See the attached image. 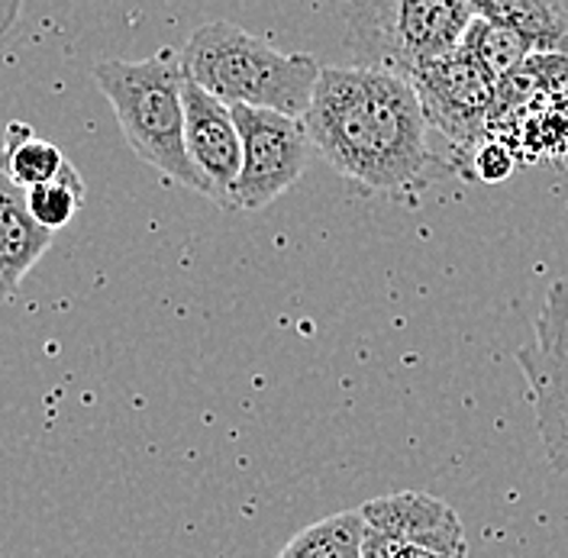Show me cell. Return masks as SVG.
Segmentation results:
<instances>
[{"label": "cell", "instance_id": "cell-3", "mask_svg": "<svg viewBox=\"0 0 568 558\" xmlns=\"http://www.w3.org/2000/svg\"><path fill=\"white\" fill-rule=\"evenodd\" d=\"M94 81L142 162L181 187L204 194V181L184 149V71L175 49H159L140 62H101L94 65Z\"/></svg>", "mask_w": 568, "mask_h": 558}, {"label": "cell", "instance_id": "cell-1", "mask_svg": "<svg viewBox=\"0 0 568 558\" xmlns=\"http://www.w3.org/2000/svg\"><path fill=\"white\" fill-rule=\"evenodd\" d=\"M301 123L339 175L372 191H410L439 169L414 84L388 71L323 69Z\"/></svg>", "mask_w": 568, "mask_h": 558}, {"label": "cell", "instance_id": "cell-11", "mask_svg": "<svg viewBox=\"0 0 568 558\" xmlns=\"http://www.w3.org/2000/svg\"><path fill=\"white\" fill-rule=\"evenodd\" d=\"M475 7L514 27L527 39L532 55L568 59V0H488Z\"/></svg>", "mask_w": 568, "mask_h": 558}, {"label": "cell", "instance_id": "cell-14", "mask_svg": "<svg viewBox=\"0 0 568 558\" xmlns=\"http://www.w3.org/2000/svg\"><path fill=\"white\" fill-rule=\"evenodd\" d=\"M362 529L358 510L323 517L301 529L278 558H362Z\"/></svg>", "mask_w": 568, "mask_h": 558}, {"label": "cell", "instance_id": "cell-17", "mask_svg": "<svg viewBox=\"0 0 568 558\" xmlns=\"http://www.w3.org/2000/svg\"><path fill=\"white\" fill-rule=\"evenodd\" d=\"M365 526V524H362ZM362 558H446L424 546L397 542L390 536H382L375 529H362Z\"/></svg>", "mask_w": 568, "mask_h": 558}, {"label": "cell", "instance_id": "cell-2", "mask_svg": "<svg viewBox=\"0 0 568 558\" xmlns=\"http://www.w3.org/2000/svg\"><path fill=\"white\" fill-rule=\"evenodd\" d=\"M178 59L187 81L226 106L275 110L294 120H304L323 71L311 55L282 52L226 20L197 27Z\"/></svg>", "mask_w": 568, "mask_h": 558}, {"label": "cell", "instance_id": "cell-12", "mask_svg": "<svg viewBox=\"0 0 568 558\" xmlns=\"http://www.w3.org/2000/svg\"><path fill=\"white\" fill-rule=\"evenodd\" d=\"M459 49L478 65V71H481L491 84H500V81L514 78L517 71L530 62L532 55V49L527 45L524 35L517 33L514 27L495 20V17L481 13L478 7H475L471 23H468L465 33H462Z\"/></svg>", "mask_w": 568, "mask_h": 558}, {"label": "cell", "instance_id": "cell-10", "mask_svg": "<svg viewBox=\"0 0 568 558\" xmlns=\"http://www.w3.org/2000/svg\"><path fill=\"white\" fill-rule=\"evenodd\" d=\"M49 230H42L27 207V191H20L7 175H0V304L13 301L27 275L52 245Z\"/></svg>", "mask_w": 568, "mask_h": 558}, {"label": "cell", "instance_id": "cell-7", "mask_svg": "<svg viewBox=\"0 0 568 558\" xmlns=\"http://www.w3.org/2000/svg\"><path fill=\"white\" fill-rule=\"evenodd\" d=\"M410 84L420 98L429 130H439L446 140L468 149L491 140L497 84H491L462 49L424 65Z\"/></svg>", "mask_w": 568, "mask_h": 558}, {"label": "cell", "instance_id": "cell-4", "mask_svg": "<svg viewBox=\"0 0 568 558\" xmlns=\"http://www.w3.org/2000/svg\"><path fill=\"white\" fill-rule=\"evenodd\" d=\"M475 17L465 0H358L346 7V49L358 69L410 81L417 71L459 49Z\"/></svg>", "mask_w": 568, "mask_h": 558}, {"label": "cell", "instance_id": "cell-16", "mask_svg": "<svg viewBox=\"0 0 568 558\" xmlns=\"http://www.w3.org/2000/svg\"><path fill=\"white\" fill-rule=\"evenodd\" d=\"M514 165H517V159H514V149L507 142L488 140L481 142L478 152H475V172H478L481 181H488V184L507 181V177L514 175Z\"/></svg>", "mask_w": 568, "mask_h": 558}, {"label": "cell", "instance_id": "cell-5", "mask_svg": "<svg viewBox=\"0 0 568 558\" xmlns=\"http://www.w3.org/2000/svg\"><path fill=\"white\" fill-rule=\"evenodd\" d=\"M536 410V429L552 468L568 475V281H556L539 307L536 333L517 349Z\"/></svg>", "mask_w": 568, "mask_h": 558}, {"label": "cell", "instance_id": "cell-9", "mask_svg": "<svg viewBox=\"0 0 568 558\" xmlns=\"http://www.w3.org/2000/svg\"><path fill=\"white\" fill-rule=\"evenodd\" d=\"M365 529H375L397 542L424 546L446 558H468L465 526L459 514L426 490H394L358 507Z\"/></svg>", "mask_w": 568, "mask_h": 558}, {"label": "cell", "instance_id": "cell-8", "mask_svg": "<svg viewBox=\"0 0 568 558\" xmlns=\"http://www.w3.org/2000/svg\"><path fill=\"white\" fill-rule=\"evenodd\" d=\"M184 149L197 177L204 181V197L230 207L233 187L243 169V142L233 110L201 91L184 78Z\"/></svg>", "mask_w": 568, "mask_h": 558}, {"label": "cell", "instance_id": "cell-6", "mask_svg": "<svg viewBox=\"0 0 568 558\" xmlns=\"http://www.w3.org/2000/svg\"><path fill=\"white\" fill-rule=\"evenodd\" d=\"M240 142H243V169L233 187V210H262L291 191L311 159V140L301 120L275 110L230 106Z\"/></svg>", "mask_w": 568, "mask_h": 558}, {"label": "cell", "instance_id": "cell-18", "mask_svg": "<svg viewBox=\"0 0 568 558\" xmlns=\"http://www.w3.org/2000/svg\"><path fill=\"white\" fill-rule=\"evenodd\" d=\"M20 17V3H0V35L7 33Z\"/></svg>", "mask_w": 568, "mask_h": 558}, {"label": "cell", "instance_id": "cell-13", "mask_svg": "<svg viewBox=\"0 0 568 558\" xmlns=\"http://www.w3.org/2000/svg\"><path fill=\"white\" fill-rule=\"evenodd\" d=\"M71 162L62 155L55 142L39 140L30 123H10L0 145V175H7L20 191H33L49 184L69 169Z\"/></svg>", "mask_w": 568, "mask_h": 558}, {"label": "cell", "instance_id": "cell-15", "mask_svg": "<svg viewBox=\"0 0 568 558\" xmlns=\"http://www.w3.org/2000/svg\"><path fill=\"white\" fill-rule=\"evenodd\" d=\"M84 197H88V187H84V181L78 175V169L69 165L55 181L27 191V207H30L33 220L42 230L55 233V230L69 226L71 220H74V213L81 210Z\"/></svg>", "mask_w": 568, "mask_h": 558}]
</instances>
